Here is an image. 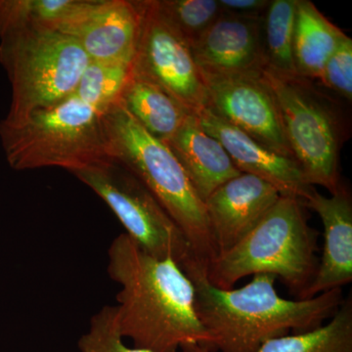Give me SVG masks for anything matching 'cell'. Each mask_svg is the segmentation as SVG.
Here are the masks:
<instances>
[{
    "instance_id": "d4e9b609",
    "label": "cell",
    "mask_w": 352,
    "mask_h": 352,
    "mask_svg": "<svg viewBox=\"0 0 352 352\" xmlns=\"http://www.w3.org/2000/svg\"><path fill=\"white\" fill-rule=\"evenodd\" d=\"M322 85L346 99H352V39L349 36L326 62L319 78Z\"/></svg>"
},
{
    "instance_id": "8992f818",
    "label": "cell",
    "mask_w": 352,
    "mask_h": 352,
    "mask_svg": "<svg viewBox=\"0 0 352 352\" xmlns=\"http://www.w3.org/2000/svg\"><path fill=\"white\" fill-rule=\"evenodd\" d=\"M0 58L12 82L10 112L17 126L41 109L75 94L89 57L75 38L55 30L29 29L2 36Z\"/></svg>"
},
{
    "instance_id": "8fae6325",
    "label": "cell",
    "mask_w": 352,
    "mask_h": 352,
    "mask_svg": "<svg viewBox=\"0 0 352 352\" xmlns=\"http://www.w3.org/2000/svg\"><path fill=\"white\" fill-rule=\"evenodd\" d=\"M140 22L138 1L87 0L57 31L75 38L90 61L132 62Z\"/></svg>"
},
{
    "instance_id": "277c9868",
    "label": "cell",
    "mask_w": 352,
    "mask_h": 352,
    "mask_svg": "<svg viewBox=\"0 0 352 352\" xmlns=\"http://www.w3.org/2000/svg\"><path fill=\"white\" fill-rule=\"evenodd\" d=\"M305 204L281 196L258 226L210 264L207 278L217 288L233 289L250 275L272 274L300 298L316 273V231L307 223Z\"/></svg>"
},
{
    "instance_id": "44dd1931",
    "label": "cell",
    "mask_w": 352,
    "mask_h": 352,
    "mask_svg": "<svg viewBox=\"0 0 352 352\" xmlns=\"http://www.w3.org/2000/svg\"><path fill=\"white\" fill-rule=\"evenodd\" d=\"M85 0L0 1V36L23 30H55L75 15Z\"/></svg>"
},
{
    "instance_id": "5b68a950",
    "label": "cell",
    "mask_w": 352,
    "mask_h": 352,
    "mask_svg": "<svg viewBox=\"0 0 352 352\" xmlns=\"http://www.w3.org/2000/svg\"><path fill=\"white\" fill-rule=\"evenodd\" d=\"M7 159L18 170L57 166L69 173L111 159L103 113L75 94L32 113L17 126H0Z\"/></svg>"
},
{
    "instance_id": "30bf717a",
    "label": "cell",
    "mask_w": 352,
    "mask_h": 352,
    "mask_svg": "<svg viewBox=\"0 0 352 352\" xmlns=\"http://www.w3.org/2000/svg\"><path fill=\"white\" fill-rule=\"evenodd\" d=\"M201 76L210 110L274 151L294 159L285 138L276 101L263 73H201Z\"/></svg>"
},
{
    "instance_id": "d6986e66",
    "label": "cell",
    "mask_w": 352,
    "mask_h": 352,
    "mask_svg": "<svg viewBox=\"0 0 352 352\" xmlns=\"http://www.w3.org/2000/svg\"><path fill=\"white\" fill-rule=\"evenodd\" d=\"M182 352H210L196 344ZM254 352H352V300H344L337 314L321 327L302 333L282 336L264 342Z\"/></svg>"
},
{
    "instance_id": "e0dca14e",
    "label": "cell",
    "mask_w": 352,
    "mask_h": 352,
    "mask_svg": "<svg viewBox=\"0 0 352 352\" xmlns=\"http://www.w3.org/2000/svg\"><path fill=\"white\" fill-rule=\"evenodd\" d=\"M309 0L296 1L294 59L296 75L319 80L326 62L346 38Z\"/></svg>"
},
{
    "instance_id": "7402d4cb",
    "label": "cell",
    "mask_w": 352,
    "mask_h": 352,
    "mask_svg": "<svg viewBox=\"0 0 352 352\" xmlns=\"http://www.w3.org/2000/svg\"><path fill=\"white\" fill-rule=\"evenodd\" d=\"M132 74V62L90 61L75 95L90 107L103 113L122 97Z\"/></svg>"
},
{
    "instance_id": "484cf974",
    "label": "cell",
    "mask_w": 352,
    "mask_h": 352,
    "mask_svg": "<svg viewBox=\"0 0 352 352\" xmlns=\"http://www.w3.org/2000/svg\"><path fill=\"white\" fill-rule=\"evenodd\" d=\"M271 0H219L222 12L240 17H263Z\"/></svg>"
},
{
    "instance_id": "ac0fdd59",
    "label": "cell",
    "mask_w": 352,
    "mask_h": 352,
    "mask_svg": "<svg viewBox=\"0 0 352 352\" xmlns=\"http://www.w3.org/2000/svg\"><path fill=\"white\" fill-rule=\"evenodd\" d=\"M120 102L146 131L163 142L179 129L190 115L162 88L133 69Z\"/></svg>"
},
{
    "instance_id": "6da1fadb",
    "label": "cell",
    "mask_w": 352,
    "mask_h": 352,
    "mask_svg": "<svg viewBox=\"0 0 352 352\" xmlns=\"http://www.w3.org/2000/svg\"><path fill=\"white\" fill-rule=\"evenodd\" d=\"M108 273L120 286V335L134 347L177 352L196 344L208 349L210 339L196 314L194 285L175 261L152 256L122 233L109 248Z\"/></svg>"
},
{
    "instance_id": "7c38bea8",
    "label": "cell",
    "mask_w": 352,
    "mask_h": 352,
    "mask_svg": "<svg viewBox=\"0 0 352 352\" xmlns=\"http://www.w3.org/2000/svg\"><path fill=\"white\" fill-rule=\"evenodd\" d=\"M201 126L226 148L238 170L270 182L281 196L302 201L314 192L293 157L280 154L215 115L208 108L197 113Z\"/></svg>"
},
{
    "instance_id": "cb8c5ba5",
    "label": "cell",
    "mask_w": 352,
    "mask_h": 352,
    "mask_svg": "<svg viewBox=\"0 0 352 352\" xmlns=\"http://www.w3.org/2000/svg\"><path fill=\"white\" fill-rule=\"evenodd\" d=\"M80 352H150L124 344L116 307H104L90 320L87 332L78 340Z\"/></svg>"
},
{
    "instance_id": "9c48e42d",
    "label": "cell",
    "mask_w": 352,
    "mask_h": 352,
    "mask_svg": "<svg viewBox=\"0 0 352 352\" xmlns=\"http://www.w3.org/2000/svg\"><path fill=\"white\" fill-rule=\"evenodd\" d=\"M138 6L140 31L132 69L197 115L208 107V100L191 47L164 19L155 0H141Z\"/></svg>"
},
{
    "instance_id": "9a60e30c",
    "label": "cell",
    "mask_w": 352,
    "mask_h": 352,
    "mask_svg": "<svg viewBox=\"0 0 352 352\" xmlns=\"http://www.w3.org/2000/svg\"><path fill=\"white\" fill-rule=\"evenodd\" d=\"M305 207L320 217L325 234V244L320 263L311 284L300 300L311 298L322 293L342 289L352 281V201L349 192L340 185L330 197L314 190Z\"/></svg>"
},
{
    "instance_id": "ba28073f",
    "label": "cell",
    "mask_w": 352,
    "mask_h": 352,
    "mask_svg": "<svg viewBox=\"0 0 352 352\" xmlns=\"http://www.w3.org/2000/svg\"><path fill=\"white\" fill-rule=\"evenodd\" d=\"M113 210L126 234L152 256L170 258L180 267L191 261L186 238L140 179L113 159L74 171Z\"/></svg>"
},
{
    "instance_id": "ffe728a7",
    "label": "cell",
    "mask_w": 352,
    "mask_h": 352,
    "mask_svg": "<svg viewBox=\"0 0 352 352\" xmlns=\"http://www.w3.org/2000/svg\"><path fill=\"white\" fill-rule=\"evenodd\" d=\"M296 1L298 0H271L263 17L265 69L280 75H296L294 59Z\"/></svg>"
},
{
    "instance_id": "603a6c76",
    "label": "cell",
    "mask_w": 352,
    "mask_h": 352,
    "mask_svg": "<svg viewBox=\"0 0 352 352\" xmlns=\"http://www.w3.org/2000/svg\"><path fill=\"white\" fill-rule=\"evenodd\" d=\"M157 9L190 46L221 14L219 0H155Z\"/></svg>"
},
{
    "instance_id": "7a4b0ae2",
    "label": "cell",
    "mask_w": 352,
    "mask_h": 352,
    "mask_svg": "<svg viewBox=\"0 0 352 352\" xmlns=\"http://www.w3.org/2000/svg\"><path fill=\"white\" fill-rule=\"evenodd\" d=\"M195 289V310L210 342V352H254L274 338L302 333L324 325L344 302L342 289L305 300H285L276 276L254 275L240 289H220L196 261L182 268Z\"/></svg>"
},
{
    "instance_id": "4fadbf2b",
    "label": "cell",
    "mask_w": 352,
    "mask_h": 352,
    "mask_svg": "<svg viewBox=\"0 0 352 352\" xmlns=\"http://www.w3.org/2000/svg\"><path fill=\"white\" fill-rule=\"evenodd\" d=\"M280 197L272 184L249 173H242L217 187L205 206L219 254L244 239Z\"/></svg>"
},
{
    "instance_id": "52a82bcc",
    "label": "cell",
    "mask_w": 352,
    "mask_h": 352,
    "mask_svg": "<svg viewBox=\"0 0 352 352\" xmlns=\"http://www.w3.org/2000/svg\"><path fill=\"white\" fill-rule=\"evenodd\" d=\"M263 76L276 101L289 150L307 182L336 193L342 185L340 153L346 138L339 106L307 78L267 69Z\"/></svg>"
},
{
    "instance_id": "2e32d148",
    "label": "cell",
    "mask_w": 352,
    "mask_h": 352,
    "mask_svg": "<svg viewBox=\"0 0 352 352\" xmlns=\"http://www.w3.org/2000/svg\"><path fill=\"white\" fill-rule=\"evenodd\" d=\"M164 143L177 157L204 201L220 185L242 173L226 148L204 129L194 113H190Z\"/></svg>"
},
{
    "instance_id": "5bb4252c",
    "label": "cell",
    "mask_w": 352,
    "mask_h": 352,
    "mask_svg": "<svg viewBox=\"0 0 352 352\" xmlns=\"http://www.w3.org/2000/svg\"><path fill=\"white\" fill-rule=\"evenodd\" d=\"M263 17H240L221 12L214 24L190 46L201 73H263L265 69Z\"/></svg>"
},
{
    "instance_id": "3957f363",
    "label": "cell",
    "mask_w": 352,
    "mask_h": 352,
    "mask_svg": "<svg viewBox=\"0 0 352 352\" xmlns=\"http://www.w3.org/2000/svg\"><path fill=\"white\" fill-rule=\"evenodd\" d=\"M109 153L131 170L156 197L175 222L206 271L219 251L212 237L205 201L182 164L163 141L146 131L120 102L103 112Z\"/></svg>"
}]
</instances>
